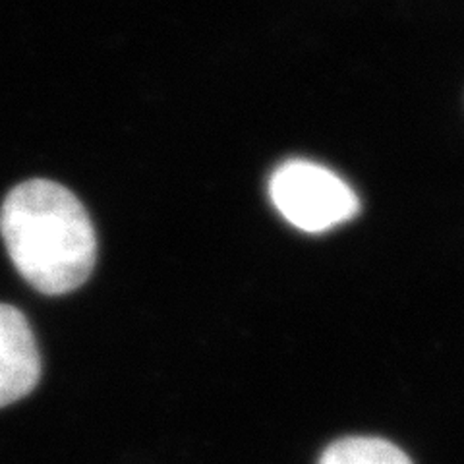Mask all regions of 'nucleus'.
<instances>
[{"label": "nucleus", "mask_w": 464, "mask_h": 464, "mask_svg": "<svg viewBox=\"0 0 464 464\" xmlns=\"http://www.w3.org/2000/svg\"><path fill=\"white\" fill-rule=\"evenodd\" d=\"M0 235L14 267L49 296L80 288L95 267L97 238L82 201L51 180H27L6 196Z\"/></svg>", "instance_id": "nucleus-1"}, {"label": "nucleus", "mask_w": 464, "mask_h": 464, "mask_svg": "<svg viewBox=\"0 0 464 464\" xmlns=\"http://www.w3.org/2000/svg\"><path fill=\"white\" fill-rule=\"evenodd\" d=\"M273 206L304 232H325L351 221L360 209L354 190L339 174L306 159H293L269 180Z\"/></svg>", "instance_id": "nucleus-2"}, {"label": "nucleus", "mask_w": 464, "mask_h": 464, "mask_svg": "<svg viewBox=\"0 0 464 464\" xmlns=\"http://www.w3.org/2000/svg\"><path fill=\"white\" fill-rule=\"evenodd\" d=\"M41 377V354L27 317L0 304V409L27 397Z\"/></svg>", "instance_id": "nucleus-3"}, {"label": "nucleus", "mask_w": 464, "mask_h": 464, "mask_svg": "<svg viewBox=\"0 0 464 464\" xmlns=\"http://www.w3.org/2000/svg\"><path fill=\"white\" fill-rule=\"evenodd\" d=\"M319 464H412V460L385 440L344 438L325 449Z\"/></svg>", "instance_id": "nucleus-4"}]
</instances>
